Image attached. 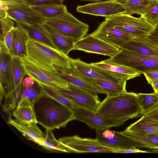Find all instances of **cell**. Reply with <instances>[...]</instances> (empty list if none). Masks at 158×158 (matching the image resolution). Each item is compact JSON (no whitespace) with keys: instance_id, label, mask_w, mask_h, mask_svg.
Masks as SVG:
<instances>
[{"instance_id":"obj_21","label":"cell","mask_w":158,"mask_h":158,"mask_svg":"<svg viewBox=\"0 0 158 158\" xmlns=\"http://www.w3.org/2000/svg\"><path fill=\"white\" fill-rule=\"evenodd\" d=\"M7 123L15 127L27 139L33 141L43 147L44 133L37 126V123L23 124L10 117Z\"/></svg>"},{"instance_id":"obj_47","label":"cell","mask_w":158,"mask_h":158,"mask_svg":"<svg viewBox=\"0 0 158 158\" xmlns=\"http://www.w3.org/2000/svg\"><path fill=\"white\" fill-rule=\"evenodd\" d=\"M148 153H158V149H151V150L147 151Z\"/></svg>"},{"instance_id":"obj_29","label":"cell","mask_w":158,"mask_h":158,"mask_svg":"<svg viewBox=\"0 0 158 158\" xmlns=\"http://www.w3.org/2000/svg\"><path fill=\"white\" fill-rule=\"evenodd\" d=\"M30 7L45 19L54 18L68 11L63 4H50Z\"/></svg>"},{"instance_id":"obj_8","label":"cell","mask_w":158,"mask_h":158,"mask_svg":"<svg viewBox=\"0 0 158 158\" xmlns=\"http://www.w3.org/2000/svg\"><path fill=\"white\" fill-rule=\"evenodd\" d=\"M26 75L32 77L40 85H44L55 89L67 88L69 84L57 73L38 66L27 57L21 58Z\"/></svg>"},{"instance_id":"obj_14","label":"cell","mask_w":158,"mask_h":158,"mask_svg":"<svg viewBox=\"0 0 158 158\" xmlns=\"http://www.w3.org/2000/svg\"><path fill=\"white\" fill-rule=\"evenodd\" d=\"M120 49L112 46L92 35H85L74 43V50L97 54L111 57Z\"/></svg>"},{"instance_id":"obj_10","label":"cell","mask_w":158,"mask_h":158,"mask_svg":"<svg viewBox=\"0 0 158 158\" xmlns=\"http://www.w3.org/2000/svg\"><path fill=\"white\" fill-rule=\"evenodd\" d=\"M58 141L70 151L76 153H114V148L105 146L96 139L74 135L64 136Z\"/></svg>"},{"instance_id":"obj_3","label":"cell","mask_w":158,"mask_h":158,"mask_svg":"<svg viewBox=\"0 0 158 158\" xmlns=\"http://www.w3.org/2000/svg\"><path fill=\"white\" fill-rule=\"evenodd\" d=\"M27 57L35 64L47 70L57 73L56 68L70 69V57L59 50L42 43L29 40Z\"/></svg>"},{"instance_id":"obj_43","label":"cell","mask_w":158,"mask_h":158,"mask_svg":"<svg viewBox=\"0 0 158 158\" xmlns=\"http://www.w3.org/2000/svg\"><path fill=\"white\" fill-rule=\"evenodd\" d=\"M35 82L34 79L29 76L23 79L22 82V87L24 88H30L34 85Z\"/></svg>"},{"instance_id":"obj_6","label":"cell","mask_w":158,"mask_h":158,"mask_svg":"<svg viewBox=\"0 0 158 158\" xmlns=\"http://www.w3.org/2000/svg\"><path fill=\"white\" fill-rule=\"evenodd\" d=\"M107 60L114 63L133 68L142 73L158 68V57L124 48L120 49L116 54Z\"/></svg>"},{"instance_id":"obj_33","label":"cell","mask_w":158,"mask_h":158,"mask_svg":"<svg viewBox=\"0 0 158 158\" xmlns=\"http://www.w3.org/2000/svg\"><path fill=\"white\" fill-rule=\"evenodd\" d=\"M43 147L53 152L70 153L69 150L55 138L52 131L45 130Z\"/></svg>"},{"instance_id":"obj_2","label":"cell","mask_w":158,"mask_h":158,"mask_svg":"<svg viewBox=\"0 0 158 158\" xmlns=\"http://www.w3.org/2000/svg\"><path fill=\"white\" fill-rule=\"evenodd\" d=\"M95 113L116 118H134L143 115L138 94L127 91L107 96L101 102Z\"/></svg>"},{"instance_id":"obj_45","label":"cell","mask_w":158,"mask_h":158,"mask_svg":"<svg viewBox=\"0 0 158 158\" xmlns=\"http://www.w3.org/2000/svg\"><path fill=\"white\" fill-rule=\"evenodd\" d=\"M23 2L22 0H0V2L7 5L20 3Z\"/></svg>"},{"instance_id":"obj_13","label":"cell","mask_w":158,"mask_h":158,"mask_svg":"<svg viewBox=\"0 0 158 158\" xmlns=\"http://www.w3.org/2000/svg\"><path fill=\"white\" fill-rule=\"evenodd\" d=\"M77 11L105 18L126 13L124 3L118 0H109L78 6Z\"/></svg>"},{"instance_id":"obj_44","label":"cell","mask_w":158,"mask_h":158,"mask_svg":"<svg viewBox=\"0 0 158 158\" xmlns=\"http://www.w3.org/2000/svg\"><path fill=\"white\" fill-rule=\"evenodd\" d=\"M143 115L152 119L158 121V106Z\"/></svg>"},{"instance_id":"obj_22","label":"cell","mask_w":158,"mask_h":158,"mask_svg":"<svg viewBox=\"0 0 158 158\" xmlns=\"http://www.w3.org/2000/svg\"><path fill=\"white\" fill-rule=\"evenodd\" d=\"M91 64L99 68L110 72L127 81L139 76L142 73L135 69L113 63L107 59Z\"/></svg>"},{"instance_id":"obj_12","label":"cell","mask_w":158,"mask_h":158,"mask_svg":"<svg viewBox=\"0 0 158 158\" xmlns=\"http://www.w3.org/2000/svg\"><path fill=\"white\" fill-rule=\"evenodd\" d=\"M79 108L95 113L101 102L97 94L69 84L67 88L56 89Z\"/></svg>"},{"instance_id":"obj_28","label":"cell","mask_w":158,"mask_h":158,"mask_svg":"<svg viewBox=\"0 0 158 158\" xmlns=\"http://www.w3.org/2000/svg\"><path fill=\"white\" fill-rule=\"evenodd\" d=\"M158 0H128L125 4L126 13L142 15L151 10Z\"/></svg>"},{"instance_id":"obj_15","label":"cell","mask_w":158,"mask_h":158,"mask_svg":"<svg viewBox=\"0 0 158 158\" xmlns=\"http://www.w3.org/2000/svg\"><path fill=\"white\" fill-rule=\"evenodd\" d=\"M95 131L96 138L100 143L105 146L114 148H147L145 145L135 141L119 132L113 131L110 128Z\"/></svg>"},{"instance_id":"obj_23","label":"cell","mask_w":158,"mask_h":158,"mask_svg":"<svg viewBox=\"0 0 158 158\" xmlns=\"http://www.w3.org/2000/svg\"><path fill=\"white\" fill-rule=\"evenodd\" d=\"M29 39L26 33L16 26L12 29V40L9 53L12 57L27 56V44Z\"/></svg>"},{"instance_id":"obj_49","label":"cell","mask_w":158,"mask_h":158,"mask_svg":"<svg viewBox=\"0 0 158 158\" xmlns=\"http://www.w3.org/2000/svg\"><path fill=\"white\" fill-rule=\"evenodd\" d=\"M118 0L122 3L125 4L128 0Z\"/></svg>"},{"instance_id":"obj_30","label":"cell","mask_w":158,"mask_h":158,"mask_svg":"<svg viewBox=\"0 0 158 158\" xmlns=\"http://www.w3.org/2000/svg\"><path fill=\"white\" fill-rule=\"evenodd\" d=\"M119 132L135 141L145 145L147 148L151 149H158L157 136L136 133L126 129Z\"/></svg>"},{"instance_id":"obj_41","label":"cell","mask_w":158,"mask_h":158,"mask_svg":"<svg viewBox=\"0 0 158 158\" xmlns=\"http://www.w3.org/2000/svg\"><path fill=\"white\" fill-rule=\"evenodd\" d=\"M151 42L158 45V24L146 38Z\"/></svg>"},{"instance_id":"obj_38","label":"cell","mask_w":158,"mask_h":158,"mask_svg":"<svg viewBox=\"0 0 158 158\" xmlns=\"http://www.w3.org/2000/svg\"><path fill=\"white\" fill-rule=\"evenodd\" d=\"M29 6H38L50 4H63L65 0H22Z\"/></svg>"},{"instance_id":"obj_40","label":"cell","mask_w":158,"mask_h":158,"mask_svg":"<svg viewBox=\"0 0 158 158\" xmlns=\"http://www.w3.org/2000/svg\"><path fill=\"white\" fill-rule=\"evenodd\" d=\"M147 81L154 80L158 81V68L150 69L142 73Z\"/></svg>"},{"instance_id":"obj_34","label":"cell","mask_w":158,"mask_h":158,"mask_svg":"<svg viewBox=\"0 0 158 158\" xmlns=\"http://www.w3.org/2000/svg\"><path fill=\"white\" fill-rule=\"evenodd\" d=\"M138 97L143 115L158 106V94L155 92L138 94Z\"/></svg>"},{"instance_id":"obj_25","label":"cell","mask_w":158,"mask_h":158,"mask_svg":"<svg viewBox=\"0 0 158 158\" xmlns=\"http://www.w3.org/2000/svg\"><path fill=\"white\" fill-rule=\"evenodd\" d=\"M121 48L133 51L149 56L158 57V45L146 38L133 39L124 43Z\"/></svg>"},{"instance_id":"obj_18","label":"cell","mask_w":158,"mask_h":158,"mask_svg":"<svg viewBox=\"0 0 158 158\" xmlns=\"http://www.w3.org/2000/svg\"><path fill=\"white\" fill-rule=\"evenodd\" d=\"M26 75L21 58L12 57L11 63V78L12 94L11 109L13 111L15 108L18 100L20 98L22 89V82Z\"/></svg>"},{"instance_id":"obj_46","label":"cell","mask_w":158,"mask_h":158,"mask_svg":"<svg viewBox=\"0 0 158 158\" xmlns=\"http://www.w3.org/2000/svg\"><path fill=\"white\" fill-rule=\"evenodd\" d=\"M147 81L149 84L151 85L154 92L158 94V81L149 80Z\"/></svg>"},{"instance_id":"obj_37","label":"cell","mask_w":158,"mask_h":158,"mask_svg":"<svg viewBox=\"0 0 158 158\" xmlns=\"http://www.w3.org/2000/svg\"><path fill=\"white\" fill-rule=\"evenodd\" d=\"M154 27L158 24V2L149 11L142 15Z\"/></svg>"},{"instance_id":"obj_36","label":"cell","mask_w":158,"mask_h":158,"mask_svg":"<svg viewBox=\"0 0 158 158\" xmlns=\"http://www.w3.org/2000/svg\"><path fill=\"white\" fill-rule=\"evenodd\" d=\"M43 95L41 86L35 82L34 85L30 88H23L20 97V98H25L35 103Z\"/></svg>"},{"instance_id":"obj_1","label":"cell","mask_w":158,"mask_h":158,"mask_svg":"<svg viewBox=\"0 0 158 158\" xmlns=\"http://www.w3.org/2000/svg\"><path fill=\"white\" fill-rule=\"evenodd\" d=\"M38 123L52 131L65 127L75 120L74 111L55 100L44 95L34 104Z\"/></svg>"},{"instance_id":"obj_32","label":"cell","mask_w":158,"mask_h":158,"mask_svg":"<svg viewBox=\"0 0 158 158\" xmlns=\"http://www.w3.org/2000/svg\"><path fill=\"white\" fill-rule=\"evenodd\" d=\"M40 85L41 87L44 95L55 100L73 111L79 107L70 99L56 89L44 85Z\"/></svg>"},{"instance_id":"obj_19","label":"cell","mask_w":158,"mask_h":158,"mask_svg":"<svg viewBox=\"0 0 158 158\" xmlns=\"http://www.w3.org/2000/svg\"><path fill=\"white\" fill-rule=\"evenodd\" d=\"M57 73L68 84L82 88L95 94H105L101 89L93 83L88 81L74 73L70 69H64L56 68Z\"/></svg>"},{"instance_id":"obj_39","label":"cell","mask_w":158,"mask_h":158,"mask_svg":"<svg viewBox=\"0 0 158 158\" xmlns=\"http://www.w3.org/2000/svg\"><path fill=\"white\" fill-rule=\"evenodd\" d=\"M114 153H147V151L141 150L136 147L125 148H114Z\"/></svg>"},{"instance_id":"obj_48","label":"cell","mask_w":158,"mask_h":158,"mask_svg":"<svg viewBox=\"0 0 158 158\" xmlns=\"http://www.w3.org/2000/svg\"><path fill=\"white\" fill-rule=\"evenodd\" d=\"M81 1H92L94 2H102L103 1L109 0H80Z\"/></svg>"},{"instance_id":"obj_42","label":"cell","mask_w":158,"mask_h":158,"mask_svg":"<svg viewBox=\"0 0 158 158\" xmlns=\"http://www.w3.org/2000/svg\"><path fill=\"white\" fill-rule=\"evenodd\" d=\"M12 29L9 31L6 34L4 38L3 42L0 43H3L6 50L9 53L12 43Z\"/></svg>"},{"instance_id":"obj_5","label":"cell","mask_w":158,"mask_h":158,"mask_svg":"<svg viewBox=\"0 0 158 158\" xmlns=\"http://www.w3.org/2000/svg\"><path fill=\"white\" fill-rule=\"evenodd\" d=\"M43 24L59 31L75 41L85 36L89 30L88 24L79 20L68 11L56 17L45 19Z\"/></svg>"},{"instance_id":"obj_7","label":"cell","mask_w":158,"mask_h":158,"mask_svg":"<svg viewBox=\"0 0 158 158\" xmlns=\"http://www.w3.org/2000/svg\"><path fill=\"white\" fill-rule=\"evenodd\" d=\"M0 103L3 110L10 113L11 111V63L12 57L3 43H0Z\"/></svg>"},{"instance_id":"obj_17","label":"cell","mask_w":158,"mask_h":158,"mask_svg":"<svg viewBox=\"0 0 158 158\" xmlns=\"http://www.w3.org/2000/svg\"><path fill=\"white\" fill-rule=\"evenodd\" d=\"M91 34L119 49L124 43L133 39L105 20Z\"/></svg>"},{"instance_id":"obj_16","label":"cell","mask_w":158,"mask_h":158,"mask_svg":"<svg viewBox=\"0 0 158 158\" xmlns=\"http://www.w3.org/2000/svg\"><path fill=\"white\" fill-rule=\"evenodd\" d=\"M7 6L8 15L16 23L35 25L43 24L45 20V19L23 2Z\"/></svg>"},{"instance_id":"obj_9","label":"cell","mask_w":158,"mask_h":158,"mask_svg":"<svg viewBox=\"0 0 158 158\" xmlns=\"http://www.w3.org/2000/svg\"><path fill=\"white\" fill-rule=\"evenodd\" d=\"M70 69L75 73L90 82L104 80L119 83L127 80L108 71L83 61L80 58L70 57Z\"/></svg>"},{"instance_id":"obj_26","label":"cell","mask_w":158,"mask_h":158,"mask_svg":"<svg viewBox=\"0 0 158 158\" xmlns=\"http://www.w3.org/2000/svg\"><path fill=\"white\" fill-rule=\"evenodd\" d=\"M16 26L20 28L26 33L30 40L56 49L47 32L43 24L28 25L16 23Z\"/></svg>"},{"instance_id":"obj_31","label":"cell","mask_w":158,"mask_h":158,"mask_svg":"<svg viewBox=\"0 0 158 158\" xmlns=\"http://www.w3.org/2000/svg\"><path fill=\"white\" fill-rule=\"evenodd\" d=\"M127 81L119 83L104 80H94L91 82L103 90L107 96H113L127 91L126 89Z\"/></svg>"},{"instance_id":"obj_27","label":"cell","mask_w":158,"mask_h":158,"mask_svg":"<svg viewBox=\"0 0 158 158\" xmlns=\"http://www.w3.org/2000/svg\"><path fill=\"white\" fill-rule=\"evenodd\" d=\"M126 130L136 133L158 136V121L143 115L140 118L131 124Z\"/></svg>"},{"instance_id":"obj_11","label":"cell","mask_w":158,"mask_h":158,"mask_svg":"<svg viewBox=\"0 0 158 158\" xmlns=\"http://www.w3.org/2000/svg\"><path fill=\"white\" fill-rule=\"evenodd\" d=\"M74 112L75 120L84 123L92 129L103 130L118 127L131 119L130 117L113 118L79 107Z\"/></svg>"},{"instance_id":"obj_24","label":"cell","mask_w":158,"mask_h":158,"mask_svg":"<svg viewBox=\"0 0 158 158\" xmlns=\"http://www.w3.org/2000/svg\"><path fill=\"white\" fill-rule=\"evenodd\" d=\"M44 27L56 49L68 56L72 50H74L75 42L72 39L59 31L45 24Z\"/></svg>"},{"instance_id":"obj_35","label":"cell","mask_w":158,"mask_h":158,"mask_svg":"<svg viewBox=\"0 0 158 158\" xmlns=\"http://www.w3.org/2000/svg\"><path fill=\"white\" fill-rule=\"evenodd\" d=\"M7 9L0 8V43L3 42L4 38L7 33L15 27L14 20L8 15Z\"/></svg>"},{"instance_id":"obj_4","label":"cell","mask_w":158,"mask_h":158,"mask_svg":"<svg viewBox=\"0 0 158 158\" xmlns=\"http://www.w3.org/2000/svg\"><path fill=\"white\" fill-rule=\"evenodd\" d=\"M105 20L133 39L146 38L154 28L143 16L135 17L127 13L109 16Z\"/></svg>"},{"instance_id":"obj_20","label":"cell","mask_w":158,"mask_h":158,"mask_svg":"<svg viewBox=\"0 0 158 158\" xmlns=\"http://www.w3.org/2000/svg\"><path fill=\"white\" fill-rule=\"evenodd\" d=\"M35 103L25 98H20L13 111L15 119L21 123H38L34 108Z\"/></svg>"}]
</instances>
